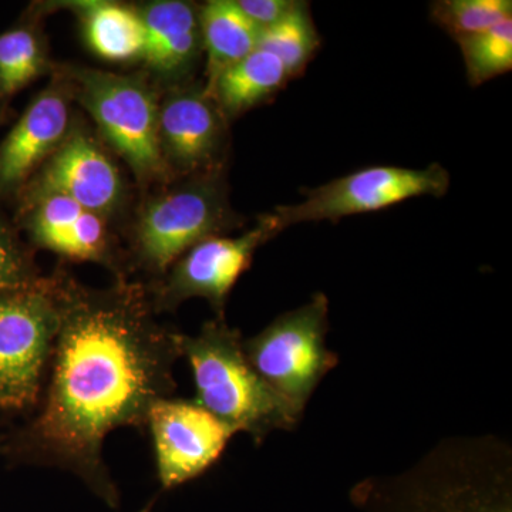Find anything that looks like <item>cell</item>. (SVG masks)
<instances>
[{
	"label": "cell",
	"mask_w": 512,
	"mask_h": 512,
	"mask_svg": "<svg viewBox=\"0 0 512 512\" xmlns=\"http://www.w3.org/2000/svg\"><path fill=\"white\" fill-rule=\"evenodd\" d=\"M362 512H512V448L495 436L441 440L414 466L357 483Z\"/></svg>",
	"instance_id": "obj_2"
},
{
	"label": "cell",
	"mask_w": 512,
	"mask_h": 512,
	"mask_svg": "<svg viewBox=\"0 0 512 512\" xmlns=\"http://www.w3.org/2000/svg\"><path fill=\"white\" fill-rule=\"evenodd\" d=\"M73 90L53 67L52 80L30 101L0 143V201L16 200L55 154L73 126Z\"/></svg>",
	"instance_id": "obj_14"
},
{
	"label": "cell",
	"mask_w": 512,
	"mask_h": 512,
	"mask_svg": "<svg viewBox=\"0 0 512 512\" xmlns=\"http://www.w3.org/2000/svg\"><path fill=\"white\" fill-rule=\"evenodd\" d=\"M59 323L56 276L0 293V409L18 413L35 406Z\"/></svg>",
	"instance_id": "obj_7"
},
{
	"label": "cell",
	"mask_w": 512,
	"mask_h": 512,
	"mask_svg": "<svg viewBox=\"0 0 512 512\" xmlns=\"http://www.w3.org/2000/svg\"><path fill=\"white\" fill-rule=\"evenodd\" d=\"M239 9L252 23L264 32L274 28L299 5L296 0H237Z\"/></svg>",
	"instance_id": "obj_24"
},
{
	"label": "cell",
	"mask_w": 512,
	"mask_h": 512,
	"mask_svg": "<svg viewBox=\"0 0 512 512\" xmlns=\"http://www.w3.org/2000/svg\"><path fill=\"white\" fill-rule=\"evenodd\" d=\"M56 279L52 379L39 413L9 450L69 468L114 507L119 495L101 460L104 440L121 427L144 426L151 407L170 397L180 335L157 322L143 286L120 279L90 289Z\"/></svg>",
	"instance_id": "obj_1"
},
{
	"label": "cell",
	"mask_w": 512,
	"mask_h": 512,
	"mask_svg": "<svg viewBox=\"0 0 512 512\" xmlns=\"http://www.w3.org/2000/svg\"><path fill=\"white\" fill-rule=\"evenodd\" d=\"M37 13L0 33V111L45 74H52L46 37Z\"/></svg>",
	"instance_id": "obj_19"
},
{
	"label": "cell",
	"mask_w": 512,
	"mask_h": 512,
	"mask_svg": "<svg viewBox=\"0 0 512 512\" xmlns=\"http://www.w3.org/2000/svg\"><path fill=\"white\" fill-rule=\"evenodd\" d=\"M46 281L20 238L19 228L0 210V293L35 288Z\"/></svg>",
	"instance_id": "obj_23"
},
{
	"label": "cell",
	"mask_w": 512,
	"mask_h": 512,
	"mask_svg": "<svg viewBox=\"0 0 512 512\" xmlns=\"http://www.w3.org/2000/svg\"><path fill=\"white\" fill-rule=\"evenodd\" d=\"M319 46L320 36L305 2H299L291 15L274 28L264 30L258 45L284 63L291 79L305 72Z\"/></svg>",
	"instance_id": "obj_20"
},
{
	"label": "cell",
	"mask_w": 512,
	"mask_h": 512,
	"mask_svg": "<svg viewBox=\"0 0 512 512\" xmlns=\"http://www.w3.org/2000/svg\"><path fill=\"white\" fill-rule=\"evenodd\" d=\"M232 210L225 170L178 178L148 195L131 228L138 265L164 276L188 249L241 228Z\"/></svg>",
	"instance_id": "obj_5"
},
{
	"label": "cell",
	"mask_w": 512,
	"mask_h": 512,
	"mask_svg": "<svg viewBox=\"0 0 512 512\" xmlns=\"http://www.w3.org/2000/svg\"><path fill=\"white\" fill-rule=\"evenodd\" d=\"M144 25V72L161 87L192 82L204 50L200 6L156 0L137 6Z\"/></svg>",
	"instance_id": "obj_15"
},
{
	"label": "cell",
	"mask_w": 512,
	"mask_h": 512,
	"mask_svg": "<svg viewBox=\"0 0 512 512\" xmlns=\"http://www.w3.org/2000/svg\"><path fill=\"white\" fill-rule=\"evenodd\" d=\"M328 329V296L320 292L244 340L248 362L298 421L320 382L339 363L326 346Z\"/></svg>",
	"instance_id": "obj_6"
},
{
	"label": "cell",
	"mask_w": 512,
	"mask_h": 512,
	"mask_svg": "<svg viewBox=\"0 0 512 512\" xmlns=\"http://www.w3.org/2000/svg\"><path fill=\"white\" fill-rule=\"evenodd\" d=\"M70 83L73 99L93 120L97 136L130 168L144 191L171 183L158 148V104L161 87L148 73L121 74L55 64Z\"/></svg>",
	"instance_id": "obj_4"
},
{
	"label": "cell",
	"mask_w": 512,
	"mask_h": 512,
	"mask_svg": "<svg viewBox=\"0 0 512 512\" xmlns=\"http://www.w3.org/2000/svg\"><path fill=\"white\" fill-rule=\"evenodd\" d=\"M291 80L284 63L264 49L222 72L211 86L205 87L228 121L254 109L274 97Z\"/></svg>",
	"instance_id": "obj_17"
},
{
	"label": "cell",
	"mask_w": 512,
	"mask_h": 512,
	"mask_svg": "<svg viewBox=\"0 0 512 512\" xmlns=\"http://www.w3.org/2000/svg\"><path fill=\"white\" fill-rule=\"evenodd\" d=\"M281 234L271 212L238 237L217 235L198 242L165 272L153 291L154 309L177 308L192 298L207 299L217 318H224L225 303L241 275L251 266L256 249Z\"/></svg>",
	"instance_id": "obj_9"
},
{
	"label": "cell",
	"mask_w": 512,
	"mask_h": 512,
	"mask_svg": "<svg viewBox=\"0 0 512 512\" xmlns=\"http://www.w3.org/2000/svg\"><path fill=\"white\" fill-rule=\"evenodd\" d=\"M16 202V227L25 231L37 248L72 261L104 265L123 279L109 220L55 191L23 188Z\"/></svg>",
	"instance_id": "obj_12"
},
{
	"label": "cell",
	"mask_w": 512,
	"mask_h": 512,
	"mask_svg": "<svg viewBox=\"0 0 512 512\" xmlns=\"http://www.w3.org/2000/svg\"><path fill=\"white\" fill-rule=\"evenodd\" d=\"M147 423L156 448L158 478L165 490L200 477L221 457L235 434L195 400H158Z\"/></svg>",
	"instance_id": "obj_13"
},
{
	"label": "cell",
	"mask_w": 512,
	"mask_h": 512,
	"mask_svg": "<svg viewBox=\"0 0 512 512\" xmlns=\"http://www.w3.org/2000/svg\"><path fill=\"white\" fill-rule=\"evenodd\" d=\"M180 349L194 377L195 402L235 434L242 431L262 441L299 423L255 372L244 339L224 318L205 323L195 336L180 335Z\"/></svg>",
	"instance_id": "obj_3"
},
{
	"label": "cell",
	"mask_w": 512,
	"mask_h": 512,
	"mask_svg": "<svg viewBox=\"0 0 512 512\" xmlns=\"http://www.w3.org/2000/svg\"><path fill=\"white\" fill-rule=\"evenodd\" d=\"M204 86L258 49L261 30L242 13L237 0H210L200 6Z\"/></svg>",
	"instance_id": "obj_18"
},
{
	"label": "cell",
	"mask_w": 512,
	"mask_h": 512,
	"mask_svg": "<svg viewBox=\"0 0 512 512\" xmlns=\"http://www.w3.org/2000/svg\"><path fill=\"white\" fill-rule=\"evenodd\" d=\"M151 510H153V504L147 505L146 508H143V510L138 512H151Z\"/></svg>",
	"instance_id": "obj_25"
},
{
	"label": "cell",
	"mask_w": 512,
	"mask_h": 512,
	"mask_svg": "<svg viewBox=\"0 0 512 512\" xmlns=\"http://www.w3.org/2000/svg\"><path fill=\"white\" fill-rule=\"evenodd\" d=\"M49 6L76 16L84 42L94 55L113 63L143 60L144 25L137 6L110 0H72Z\"/></svg>",
	"instance_id": "obj_16"
},
{
	"label": "cell",
	"mask_w": 512,
	"mask_h": 512,
	"mask_svg": "<svg viewBox=\"0 0 512 512\" xmlns=\"http://www.w3.org/2000/svg\"><path fill=\"white\" fill-rule=\"evenodd\" d=\"M25 188L60 192L111 224L124 214L130 197L126 178L111 151L79 114L62 146Z\"/></svg>",
	"instance_id": "obj_11"
},
{
	"label": "cell",
	"mask_w": 512,
	"mask_h": 512,
	"mask_svg": "<svg viewBox=\"0 0 512 512\" xmlns=\"http://www.w3.org/2000/svg\"><path fill=\"white\" fill-rule=\"evenodd\" d=\"M461 56L466 63L468 82L480 86L512 69V19L494 28L457 37Z\"/></svg>",
	"instance_id": "obj_21"
},
{
	"label": "cell",
	"mask_w": 512,
	"mask_h": 512,
	"mask_svg": "<svg viewBox=\"0 0 512 512\" xmlns=\"http://www.w3.org/2000/svg\"><path fill=\"white\" fill-rule=\"evenodd\" d=\"M450 174L440 164L427 168L375 165L305 191V200L271 212L279 232L303 222H338L350 215L382 211L412 198L443 197Z\"/></svg>",
	"instance_id": "obj_8"
},
{
	"label": "cell",
	"mask_w": 512,
	"mask_h": 512,
	"mask_svg": "<svg viewBox=\"0 0 512 512\" xmlns=\"http://www.w3.org/2000/svg\"><path fill=\"white\" fill-rule=\"evenodd\" d=\"M228 124L204 83L161 89L158 148L171 180L225 170Z\"/></svg>",
	"instance_id": "obj_10"
},
{
	"label": "cell",
	"mask_w": 512,
	"mask_h": 512,
	"mask_svg": "<svg viewBox=\"0 0 512 512\" xmlns=\"http://www.w3.org/2000/svg\"><path fill=\"white\" fill-rule=\"evenodd\" d=\"M430 16L448 35H476L512 19L511 0H440L431 3Z\"/></svg>",
	"instance_id": "obj_22"
}]
</instances>
